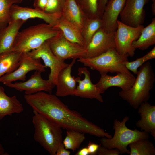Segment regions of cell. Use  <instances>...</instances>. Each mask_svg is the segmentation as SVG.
<instances>
[{
    "label": "cell",
    "instance_id": "1",
    "mask_svg": "<svg viewBox=\"0 0 155 155\" xmlns=\"http://www.w3.org/2000/svg\"><path fill=\"white\" fill-rule=\"evenodd\" d=\"M32 109L61 128L75 130L98 137L108 138L112 135L89 121L77 111L70 109L56 95L43 92L24 96Z\"/></svg>",
    "mask_w": 155,
    "mask_h": 155
},
{
    "label": "cell",
    "instance_id": "2",
    "mask_svg": "<svg viewBox=\"0 0 155 155\" xmlns=\"http://www.w3.org/2000/svg\"><path fill=\"white\" fill-rule=\"evenodd\" d=\"M135 81L132 87L126 91L121 90L119 95L133 108L137 109L142 103L147 102L153 88L155 75L148 61L140 67Z\"/></svg>",
    "mask_w": 155,
    "mask_h": 155
},
{
    "label": "cell",
    "instance_id": "3",
    "mask_svg": "<svg viewBox=\"0 0 155 155\" xmlns=\"http://www.w3.org/2000/svg\"><path fill=\"white\" fill-rule=\"evenodd\" d=\"M60 31L46 23L29 27L19 32L12 51L27 53L38 48Z\"/></svg>",
    "mask_w": 155,
    "mask_h": 155
},
{
    "label": "cell",
    "instance_id": "4",
    "mask_svg": "<svg viewBox=\"0 0 155 155\" xmlns=\"http://www.w3.org/2000/svg\"><path fill=\"white\" fill-rule=\"evenodd\" d=\"M32 122L34 125V139L51 155H56L62 143L61 128L55 123L33 110Z\"/></svg>",
    "mask_w": 155,
    "mask_h": 155
},
{
    "label": "cell",
    "instance_id": "5",
    "mask_svg": "<svg viewBox=\"0 0 155 155\" xmlns=\"http://www.w3.org/2000/svg\"><path fill=\"white\" fill-rule=\"evenodd\" d=\"M129 120V118L127 116L125 117L121 121L115 119L113 127L115 130L113 136L110 138L101 137L100 140L101 145L110 149L116 148L120 154H129L130 151L127 147L130 144L140 139L149 138L148 133L127 128L125 124Z\"/></svg>",
    "mask_w": 155,
    "mask_h": 155
},
{
    "label": "cell",
    "instance_id": "6",
    "mask_svg": "<svg viewBox=\"0 0 155 155\" xmlns=\"http://www.w3.org/2000/svg\"><path fill=\"white\" fill-rule=\"evenodd\" d=\"M129 56L127 55H120L115 48H113L96 57L82 58L78 61L84 66L98 71L101 75L110 72L122 73L133 76L125 66Z\"/></svg>",
    "mask_w": 155,
    "mask_h": 155
},
{
    "label": "cell",
    "instance_id": "7",
    "mask_svg": "<svg viewBox=\"0 0 155 155\" xmlns=\"http://www.w3.org/2000/svg\"><path fill=\"white\" fill-rule=\"evenodd\" d=\"M117 22V28L114 33L116 49L120 55H127L133 57L136 49L132 43L138 38L144 26L141 25L132 27L118 20Z\"/></svg>",
    "mask_w": 155,
    "mask_h": 155
},
{
    "label": "cell",
    "instance_id": "8",
    "mask_svg": "<svg viewBox=\"0 0 155 155\" xmlns=\"http://www.w3.org/2000/svg\"><path fill=\"white\" fill-rule=\"evenodd\" d=\"M46 41L53 54L63 60L79 59L85 56V48L69 40L61 30Z\"/></svg>",
    "mask_w": 155,
    "mask_h": 155
},
{
    "label": "cell",
    "instance_id": "9",
    "mask_svg": "<svg viewBox=\"0 0 155 155\" xmlns=\"http://www.w3.org/2000/svg\"><path fill=\"white\" fill-rule=\"evenodd\" d=\"M31 57L36 59H42L47 67L50 69L48 80L56 86L58 75L60 71L69 64L65 62L52 52L46 41L38 48L27 53Z\"/></svg>",
    "mask_w": 155,
    "mask_h": 155
},
{
    "label": "cell",
    "instance_id": "10",
    "mask_svg": "<svg viewBox=\"0 0 155 155\" xmlns=\"http://www.w3.org/2000/svg\"><path fill=\"white\" fill-rule=\"evenodd\" d=\"M46 67L41 62L40 59L33 58L26 53H22L19 65L14 71L6 74L0 78V82L6 85L13 81H26V75L34 70L42 72L45 71Z\"/></svg>",
    "mask_w": 155,
    "mask_h": 155
},
{
    "label": "cell",
    "instance_id": "11",
    "mask_svg": "<svg viewBox=\"0 0 155 155\" xmlns=\"http://www.w3.org/2000/svg\"><path fill=\"white\" fill-rule=\"evenodd\" d=\"M114 33L107 32L102 28L98 29L85 48L86 53L84 58L95 57L111 49H116Z\"/></svg>",
    "mask_w": 155,
    "mask_h": 155
},
{
    "label": "cell",
    "instance_id": "12",
    "mask_svg": "<svg viewBox=\"0 0 155 155\" xmlns=\"http://www.w3.org/2000/svg\"><path fill=\"white\" fill-rule=\"evenodd\" d=\"M149 0H126L120 14V21L128 26L136 27L142 25L145 18L144 7Z\"/></svg>",
    "mask_w": 155,
    "mask_h": 155
},
{
    "label": "cell",
    "instance_id": "13",
    "mask_svg": "<svg viewBox=\"0 0 155 155\" xmlns=\"http://www.w3.org/2000/svg\"><path fill=\"white\" fill-rule=\"evenodd\" d=\"M10 15L11 21L20 20L26 21L29 19L38 18L54 26L62 16V13H49L35 8L24 7L15 4L11 7Z\"/></svg>",
    "mask_w": 155,
    "mask_h": 155
},
{
    "label": "cell",
    "instance_id": "14",
    "mask_svg": "<svg viewBox=\"0 0 155 155\" xmlns=\"http://www.w3.org/2000/svg\"><path fill=\"white\" fill-rule=\"evenodd\" d=\"M42 72L36 71L26 81L14 83H11L6 86L20 91H24L25 94L30 95L44 91L51 94L55 85L48 79H43Z\"/></svg>",
    "mask_w": 155,
    "mask_h": 155
},
{
    "label": "cell",
    "instance_id": "15",
    "mask_svg": "<svg viewBox=\"0 0 155 155\" xmlns=\"http://www.w3.org/2000/svg\"><path fill=\"white\" fill-rule=\"evenodd\" d=\"M78 71V75H84V78L81 80L80 77L75 78L78 85L76 87L74 96L83 98L95 99L103 102L104 100L99 89L91 80L90 72L86 67H79Z\"/></svg>",
    "mask_w": 155,
    "mask_h": 155
},
{
    "label": "cell",
    "instance_id": "16",
    "mask_svg": "<svg viewBox=\"0 0 155 155\" xmlns=\"http://www.w3.org/2000/svg\"><path fill=\"white\" fill-rule=\"evenodd\" d=\"M116 73L115 76L107 74L101 75L99 81L95 85L101 94L111 87H118L122 90L126 91L133 86L136 79L134 76L122 73Z\"/></svg>",
    "mask_w": 155,
    "mask_h": 155
},
{
    "label": "cell",
    "instance_id": "17",
    "mask_svg": "<svg viewBox=\"0 0 155 155\" xmlns=\"http://www.w3.org/2000/svg\"><path fill=\"white\" fill-rule=\"evenodd\" d=\"M126 0H109L102 17V28L108 33L115 32L117 26V18L125 5Z\"/></svg>",
    "mask_w": 155,
    "mask_h": 155
},
{
    "label": "cell",
    "instance_id": "18",
    "mask_svg": "<svg viewBox=\"0 0 155 155\" xmlns=\"http://www.w3.org/2000/svg\"><path fill=\"white\" fill-rule=\"evenodd\" d=\"M76 59H73L70 63L62 69L57 77L56 86V95L59 97L74 96L76 88L75 78L72 76V68L76 62Z\"/></svg>",
    "mask_w": 155,
    "mask_h": 155
},
{
    "label": "cell",
    "instance_id": "19",
    "mask_svg": "<svg viewBox=\"0 0 155 155\" xmlns=\"http://www.w3.org/2000/svg\"><path fill=\"white\" fill-rule=\"evenodd\" d=\"M26 22L13 20L6 27L0 30V54L12 51L20 29Z\"/></svg>",
    "mask_w": 155,
    "mask_h": 155
},
{
    "label": "cell",
    "instance_id": "20",
    "mask_svg": "<svg viewBox=\"0 0 155 155\" xmlns=\"http://www.w3.org/2000/svg\"><path fill=\"white\" fill-rule=\"evenodd\" d=\"M138 113L140 119L136 123L141 131L150 134L155 139V106L145 102L139 107Z\"/></svg>",
    "mask_w": 155,
    "mask_h": 155
},
{
    "label": "cell",
    "instance_id": "21",
    "mask_svg": "<svg viewBox=\"0 0 155 155\" xmlns=\"http://www.w3.org/2000/svg\"><path fill=\"white\" fill-rule=\"evenodd\" d=\"M23 111V105L16 96H8L0 86V121L6 116L20 113Z\"/></svg>",
    "mask_w": 155,
    "mask_h": 155
},
{
    "label": "cell",
    "instance_id": "22",
    "mask_svg": "<svg viewBox=\"0 0 155 155\" xmlns=\"http://www.w3.org/2000/svg\"><path fill=\"white\" fill-rule=\"evenodd\" d=\"M62 16L66 20L77 27L81 31L86 17L75 0H65L62 11Z\"/></svg>",
    "mask_w": 155,
    "mask_h": 155
},
{
    "label": "cell",
    "instance_id": "23",
    "mask_svg": "<svg viewBox=\"0 0 155 155\" xmlns=\"http://www.w3.org/2000/svg\"><path fill=\"white\" fill-rule=\"evenodd\" d=\"M53 27L61 30L65 37L69 41L84 47V40L80 30L65 19L62 16Z\"/></svg>",
    "mask_w": 155,
    "mask_h": 155
},
{
    "label": "cell",
    "instance_id": "24",
    "mask_svg": "<svg viewBox=\"0 0 155 155\" xmlns=\"http://www.w3.org/2000/svg\"><path fill=\"white\" fill-rule=\"evenodd\" d=\"M22 53L13 51L0 54V78L18 67Z\"/></svg>",
    "mask_w": 155,
    "mask_h": 155
},
{
    "label": "cell",
    "instance_id": "25",
    "mask_svg": "<svg viewBox=\"0 0 155 155\" xmlns=\"http://www.w3.org/2000/svg\"><path fill=\"white\" fill-rule=\"evenodd\" d=\"M155 44V18L148 26L142 29L138 38L132 43L136 49L145 50Z\"/></svg>",
    "mask_w": 155,
    "mask_h": 155
},
{
    "label": "cell",
    "instance_id": "26",
    "mask_svg": "<svg viewBox=\"0 0 155 155\" xmlns=\"http://www.w3.org/2000/svg\"><path fill=\"white\" fill-rule=\"evenodd\" d=\"M102 18H86L81 31L84 40L85 48L95 33L102 28Z\"/></svg>",
    "mask_w": 155,
    "mask_h": 155
},
{
    "label": "cell",
    "instance_id": "27",
    "mask_svg": "<svg viewBox=\"0 0 155 155\" xmlns=\"http://www.w3.org/2000/svg\"><path fill=\"white\" fill-rule=\"evenodd\" d=\"M130 155H154L155 148L148 139H142L134 141L128 145Z\"/></svg>",
    "mask_w": 155,
    "mask_h": 155
},
{
    "label": "cell",
    "instance_id": "28",
    "mask_svg": "<svg viewBox=\"0 0 155 155\" xmlns=\"http://www.w3.org/2000/svg\"><path fill=\"white\" fill-rule=\"evenodd\" d=\"M84 133L75 130H67L66 135L62 141L67 150H76L85 139Z\"/></svg>",
    "mask_w": 155,
    "mask_h": 155
},
{
    "label": "cell",
    "instance_id": "29",
    "mask_svg": "<svg viewBox=\"0 0 155 155\" xmlns=\"http://www.w3.org/2000/svg\"><path fill=\"white\" fill-rule=\"evenodd\" d=\"M85 16L88 18H102L98 8V0H75Z\"/></svg>",
    "mask_w": 155,
    "mask_h": 155
},
{
    "label": "cell",
    "instance_id": "30",
    "mask_svg": "<svg viewBox=\"0 0 155 155\" xmlns=\"http://www.w3.org/2000/svg\"><path fill=\"white\" fill-rule=\"evenodd\" d=\"M23 0H0V30L6 27L11 21L10 11L12 5Z\"/></svg>",
    "mask_w": 155,
    "mask_h": 155
},
{
    "label": "cell",
    "instance_id": "31",
    "mask_svg": "<svg viewBox=\"0 0 155 155\" xmlns=\"http://www.w3.org/2000/svg\"><path fill=\"white\" fill-rule=\"evenodd\" d=\"M155 58V47L144 56L132 61H127L125 63L127 69L137 74L138 69L149 60Z\"/></svg>",
    "mask_w": 155,
    "mask_h": 155
},
{
    "label": "cell",
    "instance_id": "32",
    "mask_svg": "<svg viewBox=\"0 0 155 155\" xmlns=\"http://www.w3.org/2000/svg\"><path fill=\"white\" fill-rule=\"evenodd\" d=\"M63 5L61 0H47L44 11L49 13L62 12Z\"/></svg>",
    "mask_w": 155,
    "mask_h": 155
},
{
    "label": "cell",
    "instance_id": "33",
    "mask_svg": "<svg viewBox=\"0 0 155 155\" xmlns=\"http://www.w3.org/2000/svg\"><path fill=\"white\" fill-rule=\"evenodd\" d=\"M119 151L116 148L110 149L106 148L100 144L97 152L98 155H119Z\"/></svg>",
    "mask_w": 155,
    "mask_h": 155
},
{
    "label": "cell",
    "instance_id": "34",
    "mask_svg": "<svg viewBox=\"0 0 155 155\" xmlns=\"http://www.w3.org/2000/svg\"><path fill=\"white\" fill-rule=\"evenodd\" d=\"M100 144L98 145L93 142L90 141L87 146L89 155L97 154V152Z\"/></svg>",
    "mask_w": 155,
    "mask_h": 155
},
{
    "label": "cell",
    "instance_id": "35",
    "mask_svg": "<svg viewBox=\"0 0 155 155\" xmlns=\"http://www.w3.org/2000/svg\"><path fill=\"white\" fill-rule=\"evenodd\" d=\"M47 3V0H36L34 6L35 9L44 11Z\"/></svg>",
    "mask_w": 155,
    "mask_h": 155
},
{
    "label": "cell",
    "instance_id": "36",
    "mask_svg": "<svg viewBox=\"0 0 155 155\" xmlns=\"http://www.w3.org/2000/svg\"><path fill=\"white\" fill-rule=\"evenodd\" d=\"M70 152L65 147L63 143L58 147L56 152V155H69Z\"/></svg>",
    "mask_w": 155,
    "mask_h": 155
},
{
    "label": "cell",
    "instance_id": "37",
    "mask_svg": "<svg viewBox=\"0 0 155 155\" xmlns=\"http://www.w3.org/2000/svg\"><path fill=\"white\" fill-rule=\"evenodd\" d=\"M108 0H98V8L99 12L101 15L103 16V12L106 5Z\"/></svg>",
    "mask_w": 155,
    "mask_h": 155
},
{
    "label": "cell",
    "instance_id": "38",
    "mask_svg": "<svg viewBox=\"0 0 155 155\" xmlns=\"http://www.w3.org/2000/svg\"><path fill=\"white\" fill-rule=\"evenodd\" d=\"M76 155H89V152L87 147H84L79 150L75 154Z\"/></svg>",
    "mask_w": 155,
    "mask_h": 155
},
{
    "label": "cell",
    "instance_id": "39",
    "mask_svg": "<svg viewBox=\"0 0 155 155\" xmlns=\"http://www.w3.org/2000/svg\"><path fill=\"white\" fill-rule=\"evenodd\" d=\"M8 154L5 152V150L1 144L0 143V155H8Z\"/></svg>",
    "mask_w": 155,
    "mask_h": 155
},
{
    "label": "cell",
    "instance_id": "40",
    "mask_svg": "<svg viewBox=\"0 0 155 155\" xmlns=\"http://www.w3.org/2000/svg\"><path fill=\"white\" fill-rule=\"evenodd\" d=\"M152 11V14L155 15V3H153L151 5Z\"/></svg>",
    "mask_w": 155,
    "mask_h": 155
},
{
    "label": "cell",
    "instance_id": "41",
    "mask_svg": "<svg viewBox=\"0 0 155 155\" xmlns=\"http://www.w3.org/2000/svg\"><path fill=\"white\" fill-rule=\"evenodd\" d=\"M63 4H64L65 0H61Z\"/></svg>",
    "mask_w": 155,
    "mask_h": 155
},
{
    "label": "cell",
    "instance_id": "42",
    "mask_svg": "<svg viewBox=\"0 0 155 155\" xmlns=\"http://www.w3.org/2000/svg\"><path fill=\"white\" fill-rule=\"evenodd\" d=\"M153 3H155V0H151Z\"/></svg>",
    "mask_w": 155,
    "mask_h": 155
}]
</instances>
